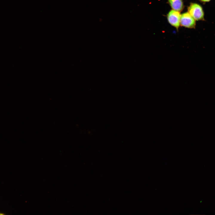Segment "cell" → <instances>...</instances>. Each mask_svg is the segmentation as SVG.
<instances>
[{"mask_svg": "<svg viewBox=\"0 0 215 215\" xmlns=\"http://www.w3.org/2000/svg\"><path fill=\"white\" fill-rule=\"evenodd\" d=\"M181 14L180 12L172 10L167 15V18L169 23L175 27L178 30L180 25Z\"/></svg>", "mask_w": 215, "mask_h": 215, "instance_id": "cell-3", "label": "cell"}, {"mask_svg": "<svg viewBox=\"0 0 215 215\" xmlns=\"http://www.w3.org/2000/svg\"><path fill=\"white\" fill-rule=\"evenodd\" d=\"M188 11L196 21H205L204 11L200 4L196 3H191L188 7Z\"/></svg>", "mask_w": 215, "mask_h": 215, "instance_id": "cell-1", "label": "cell"}, {"mask_svg": "<svg viewBox=\"0 0 215 215\" xmlns=\"http://www.w3.org/2000/svg\"><path fill=\"white\" fill-rule=\"evenodd\" d=\"M180 25L188 28L195 29L196 20L188 12H186L181 15Z\"/></svg>", "mask_w": 215, "mask_h": 215, "instance_id": "cell-2", "label": "cell"}, {"mask_svg": "<svg viewBox=\"0 0 215 215\" xmlns=\"http://www.w3.org/2000/svg\"><path fill=\"white\" fill-rule=\"evenodd\" d=\"M200 2L202 3H206L210 2L211 0H199Z\"/></svg>", "mask_w": 215, "mask_h": 215, "instance_id": "cell-5", "label": "cell"}, {"mask_svg": "<svg viewBox=\"0 0 215 215\" xmlns=\"http://www.w3.org/2000/svg\"><path fill=\"white\" fill-rule=\"evenodd\" d=\"M168 2L172 10L180 12L184 8L182 0H168Z\"/></svg>", "mask_w": 215, "mask_h": 215, "instance_id": "cell-4", "label": "cell"}, {"mask_svg": "<svg viewBox=\"0 0 215 215\" xmlns=\"http://www.w3.org/2000/svg\"><path fill=\"white\" fill-rule=\"evenodd\" d=\"M2 214H3V213H0V215H2Z\"/></svg>", "mask_w": 215, "mask_h": 215, "instance_id": "cell-6", "label": "cell"}]
</instances>
